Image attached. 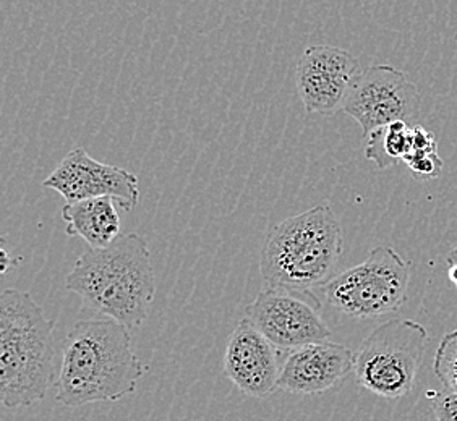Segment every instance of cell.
<instances>
[{
  "instance_id": "1",
  "label": "cell",
  "mask_w": 457,
  "mask_h": 421,
  "mask_svg": "<svg viewBox=\"0 0 457 421\" xmlns=\"http://www.w3.org/2000/svg\"><path fill=\"white\" fill-rule=\"evenodd\" d=\"M146 373L125 326L111 318L81 319L63 343L55 400L71 409L117 402L132 395Z\"/></svg>"
},
{
  "instance_id": "2",
  "label": "cell",
  "mask_w": 457,
  "mask_h": 421,
  "mask_svg": "<svg viewBox=\"0 0 457 421\" xmlns=\"http://www.w3.org/2000/svg\"><path fill=\"white\" fill-rule=\"evenodd\" d=\"M65 289L77 293L97 315L129 331L138 329L150 318L156 299L148 242L129 232L106 248H89L67 276Z\"/></svg>"
},
{
  "instance_id": "3",
  "label": "cell",
  "mask_w": 457,
  "mask_h": 421,
  "mask_svg": "<svg viewBox=\"0 0 457 421\" xmlns=\"http://www.w3.org/2000/svg\"><path fill=\"white\" fill-rule=\"evenodd\" d=\"M54 323L23 290L0 295V397L5 409H27L55 384Z\"/></svg>"
},
{
  "instance_id": "4",
  "label": "cell",
  "mask_w": 457,
  "mask_h": 421,
  "mask_svg": "<svg viewBox=\"0 0 457 421\" xmlns=\"http://www.w3.org/2000/svg\"><path fill=\"white\" fill-rule=\"evenodd\" d=\"M343 252L341 222L329 204H318L268 232L260 272L268 287L312 292L335 277Z\"/></svg>"
},
{
  "instance_id": "5",
  "label": "cell",
  "mask_w": 457,
  "mask_h": 421,
  "mask_svg": "<svg viewBox=\"0 0 457 421\" xmlns=\"http://www.w3.org/2000/svg\"><path fill=\"white\" fill-rule=\"evenodd\" d=\"M411 263L391 246L370 252L365 261L336 274L320 287L326 303L349 318L373 319L396 313L407 301Z\"/></svg>"
},
{
  "instance_id": "6",
  "label": "cell",
  "mask_w": 457,
  "mask_h": 421,
  "mask_svg": "<svg viewBox=\"0 0 457 421\" xmlns=\"http://www.w3.org/2000/svg\"><path fill=\"white\" fill-rule=\"evenodd\" d=\"M428 343L425 326L395 318L379 325L355 351L353 375L363 389L385 399L409 394Z\"/></svg>"
},
{
  "instance_id": "7",
  "label": "cell",
  "mask_w": 457,
  "mask_h": 421,
  "mask_svg": "<svg viewBox=\"0 0 457 421\" xmlns=\"http://www.w3.org/2000/svg\"><path fill=\"white\" fill-rule=\"evenodd\" d=\"M245 318L282 351L333 339L321 315V301L312 292L268 287L246 307Z\"/></svg>"
},
{
  "instance_id": "8",
  "label": "cell",
  "mask_w": 457,
  "mask_h": 421,
  "mask_svg": "<svg viewBox=\"0 0 457 421\" xmlns=\"http://www.w3.org/2000/svg\"><path fill=\"white\" fill-rule=\"evenodd\" d=\"M420 104V93L404 71L391 65H371L352 81L343 111L357 120L367 138L389 123L417 125Z\"/></svg>"
},
{
  "instance_id": "9",
  "label": "cell",
  "mask_w": 457,
  "mask_h": 421,
  "mask_svg": "<svg viewBox=\"0 0 457 421\" xmlns=\"http://www.w3.org/2000/svg\"><path fill=\"white\" fill-rule=\"evenodd\" d=\"M43 186L57 192L67 202L109 196L127 212L140 202L138 177L122 167L99 162L83 148H73L62 159Z\"/></svg>"
},
{
  "instance_id": "10",
  "label": "cell",
  "mask_w": 457,
  "mask_h": 421,
  "mask_svg": "<svg viewBox=\"0 0 457 421\" xmlns=\"http://www.w3.org/2000/svg\"><path fill=\"white\" fill-rule=\"evenodd\" d=\"M359 71V61L349 51L335 45H308L295 71L297 91L305 111L333 115L343 109Z\"/></svg>"
},
{
  "instance_id": "11",
  "label": "cell",
  "mask_w": 457,
  "mask_h": 421,
  "mask_svg": "<svg viewBox=\"0 0 457 421\" xmlns=\"http://www.w3.org/2000/svg\"><path fill=\"white\" fill-rule=\"evenodd\" d=\"M222 367L228 381L248 397L266 399L279 389L281 369L274 345L245 316L228 337Z\"/></svg>"
},
{
  "instance_id": "12",
  "label": "cell",
  "mask_w": 457,
  "mask_h": 421,
  "mask_svg": "<svg viewBox=\"0 0 457 421\" xmlns=\"http://www.w3.org/2000/svg\"><path fill=\"white\" fill-rule=\"evenodd\" d=\"M355 353L333 341L310 343L289 351L278 387L289 394H325L353 371Z\"/></svg>"
},
{
  "instance_id": "13",
  "label": "cell",
  "mask_w": 457,
  "mask_h": 421,
  "mask_svg": "<svg viewBox=\"0 0 457 421\" xmlns=\"http://www.w3.org/2000/svg\"><path fill=\"white\" fill-rule=\"evenodd\" d=\"M65 234L83 238L89 248H106L120 237V216L114 198H89L62 208Z\"/></svg>"
},
{
  "instance_id": "14",
  "label": "cell",
  "mask_w": 457,
  "mask_h": 421,
  "mask_svg": "<svg viewBox=\"0 0 457 421\" xmlns=\"http://www.w3.org/2000/svg\"><path fill=\"white\" fill-rule=\"evenodd\" d=\"M412 151V127L405 122H395L379 127L367 136L365 158L373 161L385 170L404 162Z\"/></svg>"
},
{
  "instance_id": "15",
  "label": "cell",
  "mask_w": 457,
  "mask_h": 421,
  "mask_svg": "<svg viewBox=\"0 0 457 421\" xmlns=\"http://www.w3.org/2000/svg\"><path fill=\"white\" fill-rule=\"evenodd\" d=\"M433 371L445 391L457 394V329L443 335L435 351Z\"/></svg>"
},
{
  "instance_id": "16",
  "label": "cell",
  "mask_w": 457,
  "mask_h": 421,
  "mask_svg": "<svg viewBox=\"0 0 457 421\" xmlns=\"http://www.w3.org/2000/svg\"><path fill=\"white\" fill-rule=\"evenodd\" d=\"M404 162L412 172L413 178L420 182L438 178L445 166L438 153H411L405 156Z\"/></svg>"
},
{
  "instance_id": "17",
  "label": "cell",
  "mask_w": 457,
  "mask_h": 421,
  "mask_svg": "<svg viewBox=\"0 0 457 421\" xmlns=\"http://www.w3.org/2000/svg\"><path fill=\"white\" fill-rule=\"evenodd\" d=\"M431 409L436 421H457V394L454 392H428Z\"/></svg>"
},
{
  "instance_id": "18",
  "label": "cell",
  "mask_w": 457,
  "mask_h": 421,
  "mask_svg": "<svg viewBox=\"0 0 457 421\" xmlns=\"http://www.w3.org/2000/svg\"><path fill=\"white\" fill-rule=\"evenodd\" d=\"M411 153H436L435 133L428 132L422 125L412 127V151ZM409 153V154H411Z\"/></svg>"
},
{
  "instance_id": "19",
  "label": "cell",
  "mask_w": 457,
  "mask_h": 421,
  "mask_svg": "<svg viewBox=\"0 0 457 421\" xmlns=\"http://www.w3.org/2000/svg\"><path fill=\"white\" fill-rule=\"evenodd\" d=\"M0 256H2V263H0V271L7 272L10 264L13 263V260L10 258L9 253L5 250H0Z\"/></svg>"
},
{
  "instance_id": "20",
  "label": "cell",
  "mask_w": 457,
  "mask_h": 421,
  "mask_svg": "<svg viewBox=\"0 0 457 421\" xmlns=\"http://www.w3.org/2000/svg\"><path fill=\"white\" fill-rule=\"evenodd\" d=\"M448 276L449 279L454 282L457 285V263H451V266H449Z\"/></svg>"
},
{
  "instance_id": "21",
  "label": "cell",
  "mask_w": 457,
  "mask_h": 421,
  "mask_svg": "<svg viewBox=\"0 0 457 421\" xmlns=\"http://www.w3.org/2000/svg\"><path fill=\"white\" fill-rule=\"evenodd\" d=\"M456 39H457V37H456Z\"/></svg>"
}]
</instances>
